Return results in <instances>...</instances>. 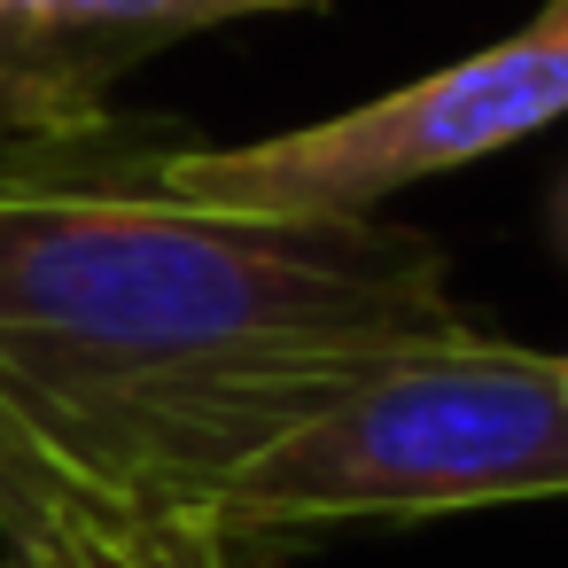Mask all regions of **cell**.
Returning a JSON list of instances; mask_svg holds the SVG:
<instances>
[{"label": "cell", "instance_id": "obj_1", "mask_svg": "<svg viewBox=\"0 0 568 568\" xmlns=\"http://www.w3.org/2000/svg\"><path fill=\"white\" fill-rule=\"evenodd\" d=\"M172 149L102 118L0 141V413L110 498L211 389L467 327L420 226L219 211Z\"/></svg>", "mask_w": 568, "mask_h": 568}, {"label": "cell", "instance_id": "obj_2", "mask_svg": "<svg viewBox=\"0 0 568 568\" xmlns=\"http://www.w3.org/2000/svg\"><path fill=\"white\" fill-rule=\"evenodd\" d=\"M226 552L568 498V358L452 327L195 397L125 475Z\"/></svg>", "mask_w": 568, "mask_h": 568}, {"label": "cell", "instance_id": "obj_3", "mask_svg": "<svg viewBox=\"0 0 568 568\" xmlns=\"http://www.w3.org/2000/svg\"><path fill=\"white\" fill-rule=\"evenodd\" d=\"M568 118V0H545V9L397 87L374 94L358 110H335L320 125H288L265 141H234V149H195L180 141L164 156L172 187L219 211H273V219H382L389 195L483 164L545 125Z\"/></svg>", "mask_w": 568, "mask_h": 568}, {"label": "cell", "instance_id": "obj_4", "mask_svg": "<svg viewBox=\"0 0 568 568\" xmlns=\"http://www.w3.org/2000/svg\"><path fill=\"white\" fill-rule=\"evenodd\" d=\"M273 9L304 0H0V125L79 133L133 63Z\"/></svg>", "mask_w": 568, "mask_h": 568}, {"label": "cell", "instance_id": "obj_5", "mask_svg": "<svg viewBox=\"0 0 568 568\" xmlns=\"http://www.w3.org/2000/svg\"><path fill=\"white\" fill-rule=\"evenodd\" d=\"M9 568H234V552L187 514H156L63 475L17 521Z\"/></svg>", "mask_w": 568, "mask_h": 568}, {"label": "cell", "instance_id": "obj_6", "mask_svg": "<svg viewBox=\"0 0 568 568\" xmlns=\"http://www.w3.org/2000/svg\"><path fill=\"white\" fill-rule=\"evenodd\" d=\"M63 475H71V467H55V459H48L9 413H0V537H17V521H24Z\"/></svg>", "mask_w": 568, "mask_h": 568}, {"label": "cell", "instance_id": "obj_7", "mask_svg": "<svg viewBox=\"0 0 568 568\" xmlns=\"http://www.w3.org/2000/svg\"><path fill=\"white\" fill-rule=\"evenodd\" d=\"M552 226H560V242H568V180H560V195H552Z\"/></svg>", "mask_w": 568, "mask_h": 568}]
</instances>
